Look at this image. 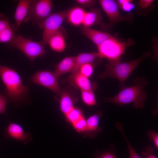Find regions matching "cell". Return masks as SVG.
Returning <instances> with one entry per match:
<instances>
[{
	"mask_svg": "<svg viewBox=\"0 0 158 158\" xmlns=\"http://www.w3.org/2000/svg\"><path fill=\"white\" fill-rule=\"evenodd\" d=\"M102 59L97 53H80L75 56V66L71 73L78 71L80 67L84 64L89 63L94 65Z\"/></svg>",
	"mask_w": 158,
	"mask_h": 158,
	"instance_id": "obj_14",
	"label": "cell"
},
{
	"mask_svg": "<svg viewBox=\"0 0 158 158\" xmlns=\"http://www.w3.org/2000/svg\"><path fill=\"white\" fill-rule=\"evenodd\" d=\"M0 77L5 86V96L8 100L18 103L25 100L29 87L23 85L20 76L16 71L0 64Z\"/></svg>",
	"mask_w": 158,
	"mask_h": 158,
	"instance_id": "obj_2",
	"label": "cell"
},
{
	"mask_svg": "<svg viewBox=\"0 0 158 158\" xmlns=\"http://www.w3.org/2000/svg\"></svg>",
	"mask_w": 158,
	"mask_h": 158,
	"instance_id": "obj_35",
	"label": "cell"
},
{
	"mask_svg": "<svg viewBox=\"0 0 158 158\" xmlns=\"http://www.w3.org/2000/svg\"><path fill=\"white\" fill-rule=\"evenodd\" d=\"M58 78L54 72L44 70L35 73L31 80L33 83L44 87L59 95L61 91L59 85Z\"/></svg>",
	"mask_w": 158,
	"mask_h": 158,
	"instance_id": "obj_8",
	"label": "cell"
},
{
	"mask_svg": "<svg viewBox=\"0 0 158 158\" xmlns=\"http://www.w3.org/2000/svg\"><path fill=\"white\" fill-rule=\"evenodd\" d=\"M68 10L51 13L39 25L43 30L41 42L44 46L50 37L61 28L66 18Z\"/></svg>",
	"mask_w": 158,
	"mask_h": 158,
	"instance_id": "obj_6",
	"label": "cell"
},
{
	"mask_svg": "<svg viewBox=\"0 0 158 158\" xmlns=\"http://www.w3.org/2000/svg\"><path fill=\"white\" fill-rule=\"evenodd\" d=\"M61 27L52 35L49 39L48 44L51 49L58 52L63 51L66 47L64 34Z\"/></svg>",
	"mask_w": 158,
	"mask_h": 158,
	"instance_id": "obj_13",
	"label": "cell"
},
{
	"mask_svg": "<svg viewBox=\"0 0 158 158\" xmlns=\"http://www.w3.org/2000/svg\"><path fill=\"white\" fill-rule=\"evenodd\" d=\"M76 2L83 8H92L95 5L96 1L94 0H77Z\"/></svg>",
	"mask_w": 158,
	"mask_h": 158,
	"instance_id": "obj_32",
	"label": "cell"
},
{
	"mask_svg": "<svg viewBox=\"0 0 158 158\" xmlns=\"http://www.w3.org/2000/svg\"><path fill=\"white\" fill-rule=\"evenodd\" d=\"M15 36L13 30L10 26L0 32V43H9Z\"/></svg>",
	"mask_w": 158,
	"mask_h": 158,
	"instance_id": "obj_22",
	"label": "cell"
},
{
	"mask_svg": "<svg viewBox=\"0 0 158 158\" xmlns=\"http://www.w3.org/2000/svg\"><path fill=\"white\" fill-rule=\"evenodd\" d=\"M147 136L150 140L152 141L157 150H158V133L153 130H150L147 132Z\"/></svg>",
	"mask_w": 158,
	"mask_h": 158,
	"instance_id": "obj_30",
	"label": "cell"
},
{
	"mask_svg": "<svg viewBox=\"0 0 158 158\" xmlns=\"http://www.w3.org/2000/svg\"><path fill=\"white\" fill-rule=\"evenodd\" d=\"M102 116V113L98 111L95 114L89 117L86 120V126L85 131H87L88 136L93 138L97 136V134L101 132L102 128L99 126L100 118Z\"/></svg>",
	"mask_w": 158,
	"mask_h": 158,
	"instance_id": "obj_15",
	"label": "cell"
},
{
	"mask_svg": "<svg viewBox=\"0 0 158 158\" xmlns=\"http://www.w3.org/2000/svg\"><path fill=\"white\" fill-rule=\"evenodd\" d=\"M134 84L128 87H124L116 95L111 97L105 98L104 100L118 105L133 104L137 109H143L147 98L145 90V86L149 82L144 77H137L133 80Z\"/></svg>",
	"mask_w": 158,
	"mask_h": 158,
	"instance_id": "obj_1",
	"label": "cell"
},
{
	"mask_svg": "<svg viewBox=\"0 0 158 158\" xmlns=\"http://www.w3.org/2000/svg\"><path fill=\"white\" fill-rule=\"evenodd\" d=\"M52 7L51 0H32L28 14L23 22L31 21L39 25L51 13Z\"/></svg>",
	"mask_w": 158,
	"mask_h": 158,
	"instance_id": "obj_7",
	"label": "cell"
},
{
	"mask_svg": "<svg viewBox=\"0 0 158 158\" xmlns=\"http://www.w3.org/2000/svg\"><path fill=\"white\" fill-rule=\"evenodd\" d=\"M59 100L61 111L65 116L74 107L73 102L70 94L65 91H61Z\"/></svg>",
	"mask_w": 158,
	"mask_h": 158,
	"instance_id": "obj_20",
	"label": "cell"
},
{
	"mask_svg": "<svg viewBox=\"0 0 158 158\" xmlns=\"http://www.w3.org/2000/svg\"><path fill=\"white\" fill-rule=\"evenodd\" d=\"M93 65L89 63L84 64L80 67L78 71L83 75L89 78L93 73Z\"/></svg>",
	"mask_w": 158,
	"mask_h": 158,
	"instance_id": "obj_27",
	"label": "cell"
},
{
	"mask_svg": "<svg viewBox=\"0 0 158 158\" xmlns=\"http://www.w3.org/2000/svg\"><path fill=\"white\" fill-rule=\"evenodd\" d=\"M5 132L6 138H10L22 142L25 144L32 139L31 134L25 132L22 127L16 123L10 122Z\"/></svg>",
	"mask_w": 158,
	"mask_h": 158,
	"instance_id": "obj_10",
	"label": "cell"
},
{
	"mask_svg": "<svg viewBox=\"0 0 158 158\" xmlns=\"http://www.w3.org/2000/svg\"><path fill=\"white\" fill-rule=\"evenodd\" d=\"M118 130L122 135L127 145L129 158H142L133 147L126 136L122 127L120 128Z\"/></svg>",
	"mask_w": 158,
	"mask_h": 158,
	"instance_id": "obj_25",
	"label": "cell"
},
{
	"mask_svg": "<svg viewBox=\"0 0 158 158\" xmlns=\"http://www.w3.org/2000/svg\"><path fill=\"white\" fill-rule=\"evenodd\" d=\"M86 12L81 7L75 6L68 10L66 18L73 25L80 26L83 24Z\"/></svg>",
	"mask_w": 158,
	"mask_h": 158,
	"instance_id": "obj_16",
	"label": "cell"
},
{
	"mask_svg": "<svg viewBox=\"0 0 158 158\" xmlns=\"http://www.w3.org/2000/svg\"><path fill=\"white\" fill-rule=\"evenodd\" d=\"M154 148L150 145L147 146L145 150L141 153V155L144 158H158L154 154Z\"/></svg>",
	"mask_w": 158,
	"mask_h": 158,
	"instance_id": "obj_29",
	"label": "cell"
},
{
	"mask_svg": "<svg viewBox=\"0 0 158 158\" xmlns=\"http://www.w3.org/2000/svg\"><path fill=\"white\" fill-rule=\"evenodd\" d=\"M68 80L72 86L80 89L81 90H92L88 78L82 74L79 71L71 73Z\"/></svg>",
	"mask_w": 158,
	"mask_h": 158,
	"instance_id": "obj_12",
	"label": "cell"
},
{
	"mask_svg": "<svg viewBox=\"0 0 158 158\" xmlns=\"http://www.w3.org/2000/svg\"><path fill=\"white\" fill-rule=\"evenodd\" d=\"M8 102L6 97L2 95L0 91V114H6V106Z\"/></svg>",
	"mask_w": 158,
	"mask_h": 158,
	"instance_id": "obj_31",
	"label": "cell"
},
{
	"mask_svg": "<svg viewBox=\"0 0 158 158\" xmlns=\"http://www.w3.org/2000/svg\"><path fill=\"white\" fill-rule=\"evenodd\" d=\"M118 6L126 12H129L134 8L135 5L132 0H118L116 1Z\"/></svg>",
	"mask_w": 158,
	"mask_h": 158,
	"instance_id": "obj_26",
	"label": "cell"
},
{
	"mask_svg": "<svg viewBox=\"0 0 158 158\" xmlns=\"http://www.w3.org/2000/svg\"><path fill=\"white\" fill-rule=\"evenodd\" d=\"M99 4L108 18V25L112 26L116 23L123 21L131 22L133 19L131 14L123 16L121 14L116 1L113 0H100Z\"/></svg>",
	"mask_w": 158,
	"mask_h": 158,
	"instance_id": "obj_9",
	"label": "cell"
},
{
	"mask_svg": "<svg viewBox=\"0 0 158 158\" xmlns=\"http://www.w3.org/2000/svg\"><path fill=\"white\" fill-rule=\"evenodd\" d=\"M82 34L89 39L97 46L112 36L109 33L83 26L81 28Z\"/></svg>",
	"mask_w": 158,
	"mask_h": 158,
	"instance_id": "obj_11",
	"label": "cell"
},
{
	"mask_svg": "<svg viewBox=\"0 0 158 158\" xmlns=\"http://www.w3.org/2000/svg\"><path fill=\"white\" fill-rule=\"evenodd\" d=\"M91 8L90 11L86 12L83 24L84 27H90L98 25L102 20L101 10L98 8Z\"/></svg>",
	"mask_w": 158,
	"mask_h": 158,
	"instance_id": "obj_19",
	"label": "cell"
},
{
	"mask_svg": "<svg viewBox=\"0 0 158 158\" xmlns=\"http://www.w3.org/2000/svg\"><path fill=\"white\" fill-rule=\"evenodd\" d=\"M10 26L8 20L3 18L2 16H0V32Z\"/></svg>",
	"mask_w": 158,
	"mask_h": 158,
	"instance_id": "obj_33",
	"label": "cell"
},
{
	"mask_svg": "<svg viewBox=\"0 0 158 158\" xmlns=\"http://www.w3.org/2000/svg\"><path fill=\"white\" fill-rule=\"evenodd\" d=\"M81 95L83 101L86 105L92 106L96 104V99L92 90H81Z\"/></svg>",
	"mask_w": 158,
	"mask_h": 158,
	"instance_id": "obj_21",
	"label": "cell"
},
{
	"mask_svg": "<svg viewBox=\"0 0 158 158\" xmlns=\"http://www.w3.org/2000/svg\"><path fill=\"white\" fill-rule=\"evenodd\" d=\"M22 52L31 62L46 53L45 46L41 42L33 41L18 35L9 43Z\"/></svg>",
	"mask_w": 158,
	"mask_h": 158,
	"instance_id": "obj_5",
	"label": "cell"
},
{
	"mask_svg": "<svg viewBox=\"0 0 158 158\" xmlns=\"http://www.w3.org/2000/svg\"><path fill=\"white\" fill-rule=\"evenodd\" d=\"M133 43L131 40L121 41L112 36L97 46V53L100 58H106L109 62L119 61L127 47Z\"/></svg>",
	"mask_w": 158,
	"mask_h": 158,
	"instance_id": "obj_4",
	"label": "cell"
},
{
	"mask_svg": "<svg viewBox=\"0 0 158 158\" xmlns=\"http://www.w3.org/2000/svg\"><path fill=\"white\" fill-rule=\"evenodd\" d=\"M153 0H140L138 5L140 8L145 9L149 7L153 3Z\"/></svg>",
	"mask_w": 158,
	"mask_h": 158,
	"instance_id": "obj_34",
	"label": "cell"
},
{
	"mask_svg": "<svg viewBox=\"0 0 158 158\" xmlns=\"http://www.w3.org/2000/svg\"><path fill=\"white\" fill-rule=\"evenodd\" d=\"M32 0H20L14 13V19L17 27H18L26 17Z\"/></svg>",
	"mask_w": 158,
	"mask_h": 158,
	"instance_id": "obj_17",
	"label": "cell"
},
{
	"mask_svg": "<svg viewBox=\"0 0 158 158\" xmlns=\"http://www.w3.org/2000/svg\"><path fill=\"white\" fill-rule=\"evenodd\" d=\"M116 153L115 146L111 144L109 150L99 152L94 158H118L116 155Z\"/></svg>",
	"mask_w": 158,
	"mask_h": 158,
	"instance_id": "obj_24",
	"label": "cell"
},
{
	"mask_svg": "<svg viewBox=\"0 0 158 158\" xmlns=\"http://www.w3.org/2000/svg\"><path fill=\"white\" fill-rule=\"evenodd\" d=\"M65 116L72 125L83 117L80 110L74 107L65 115Z\"/></svg>",
	"mask_w": 158,
	"mask_h": 158,
	"instance_id": "obj_23",
	"label": "cell"
},
{
	"mask_svg": "<svg viewBox=\"0 0 158 158\" xmlns=\"http://www.w3.org/2000/svg\"><path fill=\"white\" fill-rule=\"evenodd\" d=\"M74 129L78 132L85 131L86 126V120L83 117L73 125Z\"/></svg>",
	"mask_w": 158,
	"mask_h": 158,
	"instance_id": "obj_28",
	"label": "cell"
},
{
	"mask_svg": "<svg viewBox=\"0 0 158 158\" xmlns=\"http://www.w3.org/2000/svg\"><path fill=\"white\" fill-rule=\"evenodd\" d=\"M150 55V53L145 52L140 57L130 61L109 62L105 64V71L98 76L97 78L110 77L116 79L120 82L119 86L121 89L124 87L126 80L137 66L142 60Z\"/></svg>",
	"mask_w": 158,
	"mask_h": 158,
	"instance_id": "obj_3",
	"label": "cell"
},
{
	"mask_svg": "<svg viewBox=\"0 0 158 158\" xmlns=\"http://www.w3.org/2000/svg\"><path fill=\"white\" fill-rule=\"evenodd\" d=\"M75 56H69L63 59L57 65L54 72L59 78L62 75L71 72L75 64Z\"/></svg>",
	"mask_w": 158,
	"mask_h": 158,
	"instance_id": "obj_18",
	"label": "cell"
}]
</instances>
